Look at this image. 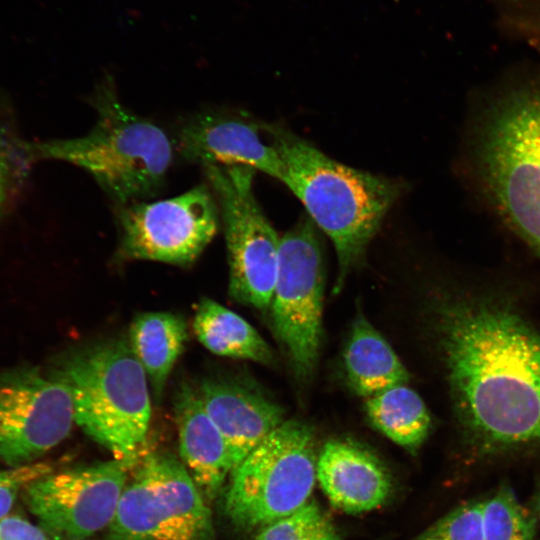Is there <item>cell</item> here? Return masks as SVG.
I'll use <instances>...</instances> for the list:
<instances>
[{"label":"cell","instance_id":"cell-1","mask_svg":"<svg viewBox=\"0 0 540 540\" xmlns=\"http://www.w3.org/2000/svg\"><path fill=\"white\" fill-rule=\"evenodd\" d=\"M436 330L455 413L476 450L540 446V331L483 296L445 300Z\"/></svg>","mask_w":540,"mask_h":540},{"label":"cell","instance_id":"cell-2","mask_svg":"<svg viewBox=\"0 0 540 540\" xmlns=\"http://www.w3.org/2000/svg\"><path fill=\"white\" fill-rule=\"evenodd\" d=\"M268 129L282 163L279 181L300 200L334 246L335 292H339L363 260L405 184L338 162L281 124L268 123Z\"/></svg>","mask_w":540,"mask_h":540},{"label":"cell","instance_id":"cell-3","mask_svg":"<svg viewBox=\"0 0 540 540\" xmlns=\"http://www.w3.org/2000/svg\"><path fill=\"white\" fill-rule=\"evenodd\" d=\"M91 100L97 112L92 129L76 138L29 141L33 161L58 160L84 169L117 206L155 195L171 166L173 141L161 127L129 110L110 78Z\"/></svg>","mask_w":540,"mask_h":540},{"label":"cell","instance_id":"cell-4","mask_svg":"<svg viewBox=\"0 0 540 540\" xmlns=\"http://www.w3.org/2000/svg\"><path fill=\"white\" fill-rule=\"evenodd\" d=\"M69 391L74 422L115 459L135 464L151 419L147 375L128 341L69 350L48 373Z\"/></svg>","mask_w":540,"mask_h":540},{"label":"cell","instance_id":"cell-5","mask_svg":"<svg viewBox=\"0 0 540 540\" xmlns=\"http://www.w3.org/2000/svg\"><path fill=\"white\" fill-rule=\"evenodd\" d=\"M475 163L501 219L540 255V89H517L493 104Z\"/></svg>","mask_w":540,"mask_h":540},{"label":"cell","instance_id":"cell-6","mask_svg":"<svg viewBox=\"0 0 540 540\" xmlns=\"http://www.w3.org/2000/svg\"><path fill=\"white\" fill-rule=\"evenodd\" d=\"M313 429L284 420L231 472L224 502L237 527H263L305 505L317 480Z\"/></svg>","mask_w":540,"mask_h":540},{"label":"cell","instance_id":"cell-7","mask_svg":"<svg viewBox=\"0 0 540 540\" xmlns=\"http://www.w3.org/2000/svg\"><path fill=\"white\" fill-rule=\"evenodd\" d=\"M106 540H210L211 513L174 455L147 454L128 480Z\"/></svg>","mask_w":540,"mask_h":540},{"label":"cell","instance_id":"cell-8","mask_svg":"<svg viewBox=\"0 0 540 540\" xmlns=\"http://www.w3.org/2000/svg\"><path fill=\"white\" fill-rule=\"evenodd\" d=\"M203 168L224 225L229 294L241 304L266 309L277 278L280 237L255 197L256 171L241 165Z\"/></svg>","mask_w":540,"mask_h":540},{"label":"cell","instance_id":"cell-9","mask_svg":"<svg viewBox=\"0 0 540 540\" xmlns=\"http://www.w3.org/2000/svg\"><path fill=\"white\" fill-rule=\"evenodd\" d=\"M319 231L303 216L280 237L270 304L274 332L301 380L314 372L322 339L324 266Z\"/></svg>","mask_w":540,"mask_h":540},{"label":"cell","instance_id":"cell-10","mask_svg":"<svg viewBox=\"0 0 540 540\" xmlns=\"http://www.w3.org/2000/svg\"><path fill=\"white\" fill-rule=\"evenodd\" d=\"M117 220L120 259L187 266L216 235L220 212L210 186L199 184L170 199L118 206Z\"/></svg>","mask_w":540,"mask_h":540},{"label":"cell","instance_id":"cell-11","mask_svg":"<svg viewBox=\"0 0 540 540\" xmlns=\"http://www.w3.org/2000/svg\"><path fill=\"white\" fill-rule=\"evenodd\" d=\"M133 464L115 459L50 472L24 489L23 498L52 540H87L116 513Z\"/></svg>","mask_w":540,"mask_h":540},{"label":"cell","instance_id":"cell-12","mask_svg":"<svg viewBox=\"0 0 540 540\" xmlns=\"http://www.w3.org/2000/svg\"><path fill=\"white\" fill-rule=\"evenodd\" d=\"M74 422L69 391L38 367H0V461L33 463L61 443Z\"/></svg>","mask_w":540,"mask_h":540},{"label":"cell","instance_id":"cell-13","mask_svg":"<svg viewBox=\"0 0 540 540\" xmlns=\"http://www.w3.org/2000/svg\"><path fill=\"white\" fill-rule=\"evenodd\" d=\"M175 148L203 167L241 165L280 180L282 163L268 123L239 110L208 109L178 127Z\"/></svg>","mask_w":540,"mask_h":540},{"label":"cell","instance_id":"cell-14","mask_svg":"<svg viewBox=\"0 0 540 540\" xmlns=\"http://www.w3.org/2000/svg\"><path fill=\"white\" fill-rule=\"evenodd\" d=\"M197 390L226 442L232 471L284 421L279 404L234 380L206 378Z\"/></svg>","mask_w":540,"mask_h":540},{"label":"cell","instance_id":"cell-15","mask_svg":"<svg viewBox=\"0 0 540 540\" xmlns=\"http://www.w3.org/2000/svg\"><path fill=\"white\" fill-rule=\"evenodd\" d=\"M317 481L330 503L348 514L382 506L392 492L385 465L369 450L348 440H330L318 454Z\"/></svg>","mask_w":540,"mask_h":540},{"label":"cell","instance_id":"cell-16","mask_svg":"<svg viewBox=\"0 0 540 540\" xmlns=\"http://www.w3.org/2000/svg\"><path fill=\"white\" fill-rule=\"evenodd\" d=\"M173 411L182 462L201 494L214 500L232 472L226 442L206 412L198 390L189 383L177 389Z\"/></svg>","mask_w":540,"mask_h":540},{"label":"cell","instance_id":"cell-17","mask_svg":"<svg viewBox=\"0 0 540 540\" xmlns=\"http://www.w3.org/2000/svg\"><path fill=\"white\" fill-rule=\"evenodd\" d=\"M343 364L350 388L366 399L409 380L397 354L362 314L353 322Z\"/></svg>","mask_w":540,"mask_h":540},{"label":"cell","instance_id":"cell-18","mask_svg":"<svg viewBox=\"0 0 540 540\" xmlns=\"http://www.w3.org/2000/svg\"><path fill=\"white\" fill-rule=\"evenodd\" d=\"M187 338L186 322L177 314L145 312L133 320L128 342L157 397L161 396Z\"/></svg>","mask_w":540,"mask_h":540},{"label":"cell","instance_id":"cell-19","mask_svg":"<svg viewBox=\"0 0 540 540\" xmlns=\"http://www.w3.org/2000/svg\"><path fill=\"white\" fill-rule=\"evenodd\" d=\"M193 330L199 342L212 353L270 364L268 343L244 318L212 299L197 306Z\"/></svg>","mask_w":540,"mask_h":540},{"label":"cell","instance_id":"cell-20","mask_svg":"<svg viewBox=\"0 0 540 540\" xmlns=\"http://www.w3.org/2000/svg\"><path fill=\"white\" fill-rule=\"evenodd\" d=\"M365 411L376 430L411 453L418 451L432 425L424 401L407 384L367 398Z\"/></svg>","mask_w":540,"mask_h":540},{"label":"cell","instance_id":"cell-21","mask_svg":"<svg viewBox=\"0 0 540 540\" xmlns=\"http://www.w3.org/2000/svg\"><path fill=\"white\" fill-rule=\"evenodd\" d=\"M34 164L29 141L20 135L11 108L0 97V225L18 204Z\"/></svg>","mask_w":540,"mask_h":540},{"label":"cell","instance_id":"cell-22","mask_svg":"<svg viewBox=\"0 0 540 540\" xmlns=\"http://www.w3.org/2000/svg\"><path fill=\"white\" fill-rule=\"evenodd\" d=\"M482 522L484 540H535V518L507 486L482 502Z\"/></svg>","mask_w":540,"mask_h":540},{"label":"cell","instance_id":"cell-23","mask_svg":"<svg viewBox=\"0 0 540 540\" xmlns=\"http://www.w3.org/2000/svg\"><path fill=\"white\" fill-rule=\"evenodd\" d=\"M254 540H342L315 501H308L293 513L263 527Z\"/></svg>","mask_w":540,"mask_h":540},{"label":"cell","instance_id":"cell-24","mask_svg":"<svg viewBox=\"0 0 540 540\" xmlns=\"http://www.w3.org/2000/svg\"><path fill=\"white\" fill-rule=\"evenodd\" d=\"M411 540H484L482 502L456 507Z\"/></svg>","mask_w":540,"mask_h":540},{"label":"cell","instance_id":"cell-25","mask_svg":"<svg viewBox=\"0 0 540 540\" xmlns=\"http://www.w3.org/2000/svg\"><path fill=\"white\" fill-rule=\"evenodd\" d=\"M50 472L49 465L35 462L0 470V521L9 515L20 491Z\"/></svg>","mask_w":540,"mask_h":540},{"label":"cell","instance_id":"cell-26","mask_svg":"<svg viewBox=\"0 0 540 540\" xmlns=\"http://www.w3.org/2000/svg\"><path fill=\"white\" fill-rule=\"evenodd\" d=\"M0 540H50L40 526L20 515H8L0 521Z\"/></svg>","mask_w":540,"mask_h":540},{"label":"cell","instance_id":"cell-27","mask_svg":"<svg viewBox=\"0 0 540 540\" xmlns=\"http://www.w3.org/2000/svg\"><path fill=\"white\" fill-rule=\"evenodd\" d=\"M538 511L540 513V496H539V499H538Z\"/></svg>","mask_w":540,"mask_h":540}]
</instances>
